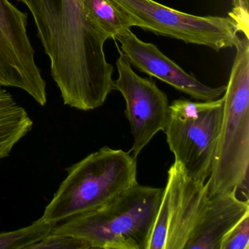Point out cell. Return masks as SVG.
I'll return each mask as SVG.
<instances>
[{
	"label": "cell",
	"instance_id": "6da1fadb",
	"mask_svg": "<svg viewBox=\"0 0 249 249\" xmlns=\"http://www.w3.org/2000/svg\"><path fill=\"white\" fill-rule=\"evenodd\" d=\"M34 20L64 105L83 111L103 106L114 90L108 37L89 21L84 0H18Z\"/></svg>",
	"mask_w": 249,
	"mask_h": 249
},
{
	"label": "cell",
	"instance_id": "7a4b0ae2",
	"mask_svg": "<svg viewBox=\"0 0 249 249\" xmlns=\"http://www.w3.org/2000/svg\"><path fill=\"white\" fill-rule=\"evenodd\" d=\"M163 189L137 182L105 205L52 227L91 249H148Z\"/></svg>",
	"mask_w": 249,
	"mask_h": 249
},
{
	"label": "cell",
	"instance_id": "3957f363",
	"mask_svg": "<svg viewBox=\"0 0 249 249\" xmlns=\"http://www.w3.org/2000/svg\"><path fill=\"white\" fill-rule=\"evenodd\" d=\"M65 180L41 218L52 227L96 209L138 182L137 157L103 147L66 169Z\"/></svg>",
	"mask_w": 249,
	"mask_h": 249
},
{
	"label": "cell",
	"instance_id": "277c9868",
	"mask_svg": "<svg viewBox=\"0 0 249 249\" xmlns=\"http://www.w3.org/2000/svg\"><path fill=\"white\" fill-rule=\"evenodd\" d=\"M224 95V113L206 185L209 197L248 189L249 167V39L239 37Z\"/></svg>",
	"mask_w": 249,
	"mask_h": 249
},
{
	"label": "cell",
	"instance_id": "5b68a950",
	"mask_svg": "<svg viewBox=\"0 0 249 249\" xmlns=\"http://www.w3.org/2000/svg\"><path fill=\"white\" fill-rule=\"evenodd\" d=\"M223 113V96L211 101L179 99L169 106L163 132L175 162L192 178L205 182L211 175Z\"/></svg>",
	"mask_w": 249,
	"mask_h": 249
},
{
	"label": "cell",
	"instance_id": "8992f818",
	"mask_svg": "<svg viewBox=\"0 0 249 249\" xmlns=\"http://www.w3.org/2000/svg\"><path fill=\"white\" fill-rule=\"evenodd\" d=\"M138 27L157 36L199 45L218 52L234 47L237 26L230 17H197L164 6L154 0H110Z\"/></svg>",
	"mask_w": 249,
	"mask_h": 249
},
{
	"label": "cell",
	"instance_id": "52a82bcc",
	"mask_svg": "<svg viewBox=\"0 0 249 249\" xmlns=\"http://www.w3.org/2000/svg\"><path fill=\"white\" fill-rule=\"evenodd\" d=\"M205 182L174 162L167 172L148 249H184L209 201Z\"/></svg>",
	"mask_w": 249,
	"mask_h": 249
},
{
	"label": "cell",
	"instance_id": "ba28073f",
	"mask_svg": "<svg viewBox=\"0 0 249 249\" xmlns=\"http://www.w3.org/2000/svg\"><path fill=\"white\" fill-rule=\"evenodd\" d=\"M27 24V14L9 0H0V87L20 89L45 106L46 82L36 64Z\"/></svg>",
	"mask_w": 249,
	"mask_h": 249
},
{
	"label": "cell",
	"instance_id": "9c48e42d",
	"mask_svg": "<svg viewBox=\"0 0 249 249\" xmlns=\"http://www.w3.org/2000/svg\"><path fill=\"white\" fill-rule=\"evenodd\" d=\"M119 77L115 90L120 91L126 103L125 116L133 136L130 152L138 157L160 131H164L169 115L167 96L152 79L134 72L123 53L116 61Z\"/></svg>",
	"mask_w": 249,
	"mask_h": 249
},
{
	"label": "cell",
	"instance_id": "30bf717a",
	"mask_svg": "<svg viewBox=\"0 0 249 249\" xmlns=\"http://www.w3.org/2000/svg\"><path fill=\"white\" fill-rule=\"evenodd\" d=\"M116 39L130 65L141 72L158 78L197 101H211L224 95L227 86L212 88L205 85L166 56L157 46L140 40L130 30Z\"/></svg>",
	"mask_w": 249,
	"mask_h": 249
},
{
	"label": "cell",
	"instance_id": "8fae6325",
	"mask_svg": "<svg viewBox=\"0 0 249 249\" xmlns=\"http://www.w3.org/2000/svg\"><path fill=\"white\" fill-rule=\"evenodd\" d=\"M247 215L249 199H239L237 190L211 196L184 249H220L226 234Z\"/></svg>",
	"mask_w": 249,
	"mask_h": 249
},
{
	"label": "cell",
	"instance_id": "7c38bea8",
	"mask_svg": "<svg viewBox=\"0 0 249 249\" xmlns=\"http://www.w3.org/2000/svg\"><path fill=\"white\" fill-rule=\"evenodd\" d=\"M33 127L27 110L6 89H0V160L9 157L14 147Z\"/></svg>",
	"mask_w": 249,
	"mask_h": 249
},
{
	"label": "cell",
	"instance_id": "4fadbf2b",
	"mask_svg": "<svg viewBox=\"0 0 249 249\" xmlns=\"http://www.w3.org/2000/svg\"><path fill=\"white\" fill-rule=\"evenodd\" d=\"M84 5L89 21L109 39H116L132 27L129 18L110 0H84Z\"/></svg>",
	"mask_w": 249,
	"mask_h": 249
},
{
	"label": "cell",
	"instance_id": "5bb4252c",
	"mask_svg": "<svg viewBox=\"0 0 249 249\" xmlns=\"http://www.w3.org/2000/svg\"><path fill=\"white\" fill-rule=\"evenodd\" d=\"M52 226L42 218L27 227L0 233V249H30L50 234Z\"/></svg>",
	"mask_w": 249,
	"mask_h": 249
},
{
	"label": "cell",
	"instance_id": "9a60e30c",
	"mask_svg": "<svg viewBox=\"0 0 249 249\" xmlns=\"http://www.w3.org/2000/svg\"><path fill=\"white\" fill-rule=\"evenodd\" d=\"M88 249V243L81 239L66 234H56L51 231L43 240L33 245L30 249Z\"/></svg>",
	"mask_w": 249,
	"mask_h": 249
},
{
	"label": "cell",
	"instance_id": "2e32d148",
	"mask_svg": "<svg viewBox=\"0 0 249 249\" xmlns=\"http://www.w3.org/2000/svg\"><path fill=\"white\" fill-rule=\"evenodd\" d=\"M249 249V215L239 221L223 239L220 249Z\"/></svg>",
	"mask_w": 249,
	"mask_h": 249
},
{
	"label": "cell",
	"instance_id": "e0dca14e",
	"mask_svg": "<svg viewBox=\"0 0 249 249\" xmlns=\"http://www.w3.org/2000/svg\"><path fill=\"white\" fill-rule=\"evenodd\" d=\"M232 5L229 17L235 23L238 32L249 39V0H232Z\"/></svg>",
	"mask_w": 249,
	"mask_h": 249
}]
</instances>
